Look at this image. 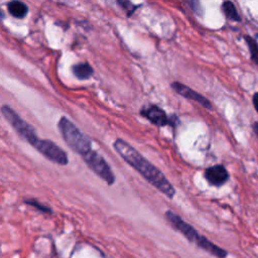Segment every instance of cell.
<instances>
[{"instance_id": "7", "label": "cell", "mask_w": 258, "mask_h": 258, "mask_svg": "<svg viewBox=\"0 0 258 258\" xmlns=\"http://www.w3.org/2000/svg\"><path fill=\"white\" fill-rule=\"evenodd\" d=\"M171 88L178 95H180V96H182L186 99L192 100V101L199 103L200 105H202L203 107H205L207 109H212L213 108L211 102L207 98H205L203 95L199 94L198 92L191 90L189 87H187V86H185L181 83L173 82V83H171Z\"/></svg>"}, {"instance_id": "15", "label": "cell", "mask_w": 258, "mask_h": 258, "mask_svg": "<svg viewBox=\"0 0 258 258\" xmlns=\"http://www.w3.org/2000/svg\"><path fill=\"white\" fill-rule=\"evenodd\" d=\"M118 4H120L124 9H126L128 11L127 15L129 17V15H131L133 13V11H135L136 9V6H134L131 2H128V1H118Z\"/></svg>"}, {"instance_id": "4", "label": "cell", "mask_w": 258, "mask_h": 258, "mask_svg": "<svg viewBox=\"0 0 258 258\" xmlns=\"http://www.w3.org/2000/svg\"><path fill=\"white\" fill-rule=\"evenodd\" d=\"M3 117L8 121V123L13 127V129L18 133L20 137L26 140L35 149L38 148L42 139H38L33 127L24 121L12 108L8 105H3L1 108Z\"/></svg>"}, {"instance_id": "8", "label": "cell", "mask_w": 258, "mask_h": 258, "mask_svg": "<svg viewBox=\"0 0 258 258\" xmlns=\"http://www.w3.org/2000/svg\"><path fill=\"white\" fill-rule=\"evenodd\" d=\"M140 113L143 117H145L152 124H154L158 127L165 126L170 123V119L168 118V116L166 115L164 110H162L161 108H159L156 105H151L147 108H143Z\"/></svg>"}, {"instance_id": "3", "label": "cell", "mask_w": 258, "mask_h": 258, "mask_svg": "<svg viewBox=\"0 0 258 258\" xmlns=\"http://www.w3.org/2000/svg\"><path fill=\"white\" fill-rule=\"evenodd\" d=\"M57 126L63 140L75 152L84 157L92 151V142L90 138L67 117H61Z\"/></svg>"}, {"instance_id": "18", "label": "cell", "mask_w": 258, "mask_h": 258, "mask_svg": "<svg viewBox=\"0 0 258 258\" xmlns=\"http://www.w3.org/2000/svg\"><path fill=\"white\" fill-rule=\"evenodd\" d=\"M254 62H255V63H256V64H258V57H257V58H256V59H255V60H254Z\"/></svg>"}, {"instance_id": "5", "label": "cell", "mask_w": 258, "mask_h": 258, "mask_svg": "<svg viewBox=\"0 0 258 258\" xmlns=\"http://www.w3.org/2000/svg\"><path fill=\"white\" fill-rule=\"evenodd\" d=\"M83 159L85 163L91 168V170L99 175L103 180H105L108 185H112L115 182V175L111 170L110 165L98 152L92 150L87 155H85Z\"/></svg>"}, {"instance_id": "14", "label": "cell", "mask_w": 258, "mask_h": 258, "mask_svg": "<svg viewBox=\"0 0 258 258\" xmlns=\"http://www.w3.org/2000/svg\"><path fill=\"white\" fill-rule=\"evenodd\" d=\"M24 203H25L26 205H29V206H32V207L36 208L38 211H40V212H42V213H51V210H50L48 207H46V206L40 204L39 202H37V201H35V200H25Z\"/></svg>"}, {"instance_id": "17", "label": "cell", "mask_w": 258, "mask_h": 258, "mask_svg": "<svg viewBox=\"0 0 258 258\" xmlns=\"http://www.w3.org/2000/svg\"><path fill=\"white\" fill-rule=\"evenodd\" d=\"M252 127H253V131H254L255 135L258 137V122H255Z\"/></svg>"}, {"instance_id": "10", "label": "cell", "mask_w": 258, "mask_h": 258, "mask_svg": "<svg viewBox=\"0 0 258 258\" xmlns=\"http://www.w3.org/2000/svg\"><path fill=\"white\" fill-rule=\"evenodd\" d=\"M7 9L8 12L15 18H24L26 14L28 13V7L25 3L18 1V0H13L8 2L7 4Z\"/></svg>"}, {"instance_id": "11", "label": "cell", "mask_w": 258, "mask_h": 258, "mask_svg": "<svg viewBox=\"0 0 258 258\" xmlns=\"http://www.w3.org/2000/svg\"><path fill=\"white\" fill-rule=\"evenodd\" d=\"M74 76L79 80H88L93 75V68L88 62H81L74 64L72 68Z\"/></svg>"}, {"instance_id": "13", "label": "cell", "mask_w": 258, "mask_h": 258, "mask_svg": "<svg viewBox=\"0 0 258 258\" xmlns=\"http://www.w3.org/2000/svg\"><path fill=\"white\" fill-rule=\"evenodd\" d=\"M244 38L249 47V50L251 53V58H252V60H255L258 57V43L254 38H252L249 35H245Z\"/></svg>"}, {"instance_id": "1", "label": "cell", "mask_w": 258, "mask_h": 258, "mask_svg": "<svg viewBox=\"0 0 258 258\" xmlns=\"http://www.w3.org/2000/svg\"><path fill=\"white\" fill-rule=\"evenodd\" d=\"M115 150L121 157L137 170L149 183L155 186L159 191L167 198L172 199L175 195V189L167 180L165 175L150 161L144 158L133 146L122 139H117L113 144Z\"/></svg>"}, {"instance_id": "16", "label": "cell", "mask_w": 258, "mask_h": 258, "mask_svg": "<svg viewBox=\"0 0 258 258\" xmlns=\"http://www.w3.org/2000/svg\"><path fill=\"white\" fill-rule=\"evenodd\" d=\"M252 102H253V105H254L255 110H256V111H257V113H258V92H257V93H255V94L253 95Z\"/></svg>"}, {"instance_id": "12", "label": "cell", "mask_w": 258, "mask_h": 258, "mask_svg": "<svg viewBox=\"0 0 258 258\" xmlns=\"http://www.w3.org/2000/svg\"><path fill=\"white\" fill-rule=\"evenodd\" d=\"M222 10L224 12V14L226 15V17L232 21H236V22H240L241 21V17L234 5L233 2L231 1H225L222 4Z\"/></svg>"}, {"instance_id": "9", "label": "cell", "mask_w": 258, "mask_h": 258, "mask_svg": "<svg viewBox=\"0 0 258 258\" xmlns=\"http://www.w3.org/2000/svg\"><path fill=\"white\" fill-rule=\"evenodd\" d=\"M205 178L214 186H220L229 179V173L224 165L216 164L205 170Z\"/></svg>"}, {"instance_id": "6", "label": "cell", "mask_w": 258, "mask_h": 258, "mask_svg": "<svg viewBox=\"0 0 258 258\" xmlns=\"http://www.w3.org/2000/svg\"><path fill=\"white\" fill-rule=\"evenodd\" d=\"M36 150L39 151L44 157H46L47 159H49L54 163L66 165L69 162L68 154L51 140L42 139L40 142V145Z\"/></svg>"}, {"instance_id": "2", "label": "cell", "mask_w": 258, "mask_h": 258, "mask_svg": "<svg viewBox=\"0 0 258 258\" xmlns=\"http://www.w3.org/2000/svg\"><path fill=\"white\" fill-rule=\"evenodd\" d=\"M165 218L170 223V225L179 233H181L188 241L197 244L200 248L204 249L211 255L217 258H225L227 256V251L218 245L214 244L210 240H208L205 236L201 235L191 225L183 221L178 215L171 211L165 212Z\"/></svg>"}]
</instances>
